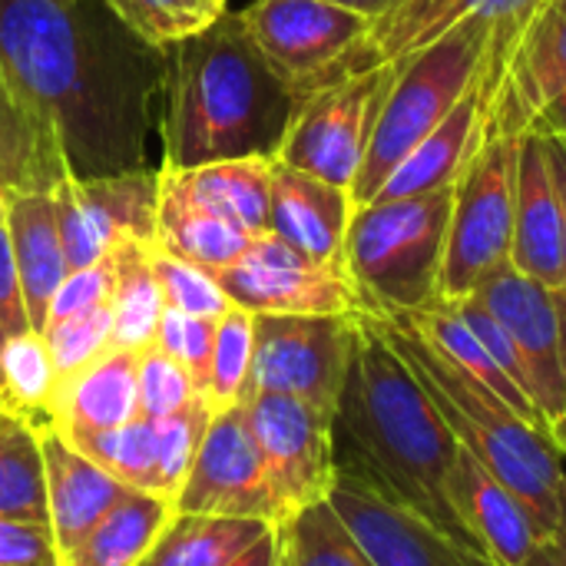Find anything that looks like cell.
Instances as JSON below:
<instances>
[{"label":"cell","instance_id":"cell-35","mask_svg":"<svg viewBox=\"0 0 566 566\" xmlns=\"http://www.w3.org/2000/svg\"><path fill=\"white\" fill-rule=\"evenodd\" d=\"M275 537L279 566H375L328 501L295 511L275 527Z\"/></svg>","mask_w":566,"mask_h":566},{"label":"cell","instance_id":"cell-27","mask_svg":"<svg viewBox=\"0 0 566 566\" xmlns=\"http://www.w3.org/2000/svg\"><path fill=\"white\" fill-rule=\"evenodd\" d=\"M272 159L275 156H242V159H222V163H206L172 172L202 206H209L212 212L235 222L255 239L269 232Z\"/></svg>","mask_w":566,"mask_h":566},{"label":"cell","instance_id":"cell-16","mask_svg":"<svg viewBox=\"0 0 566 566\" xmlns=\"http://www.w3.org/2000/svg\"><path fill=\"white\" fill-rule=\"evenodd\" d=\"M325 501L375 566H494L484 554L441 534L421 514L378 497L345 474H335Z\"/></svg>","mask_w":566,"mask_h":566},{"label":"cell","instance_id":"cell-40","mask_svg":"<svg viewBox=\"0 0 566 566\" xmlns=\"http://www.w3.org/2000/svg\"><path fill=\"white\" fill-rule=\"evenodd\" d=\"M40 335L50 348L56 375L66 378L113 348V302L63 322H50Z\"/></svg>","mask_w":566,"mask_h":566},{"label":"cell","instance_id":"cell-34","mask_svg":"<svg viewBox=\"0 0 566 566\" xmlns=\"http://www.w3.org/2000/svg\"><path fill=\"white\" fill-rule=\"evenodd\" d=\"M56 368L50 358V348L40 332H20L10 335L0 352V405L20 418H27L33 428L50 424V405L56 391Z\"/></svg>","mask_w":566,"mask_h":566},{"label":"cell","instance_id":"cell-42","mask_svg":"<svg viewBox=\"0 0 566 566\" xmlns=\"http://www.w3.org/2000/svg\"><path fill=\"white\" fill-rule=\"evenodd\" d=\"M196 398H199V391L192 388V381L179 361L163 355L156 345L139 352V418L159 421L166 415L182 411Z\"/></svg>","mask_w":566,"mask_h":566},{"label":"cell","instance_id":"cell-6","mask_svg":"<svg viewBox=\"0 0 566 566\" xmlns=\"http://www.w3.org/2000/svg\"><path fill=\"white\" fill-rule=\"evenodd\" d=\"M454 186L358 206L345 235V275L361 312H421L438 302Z\"/></svg>","mask_w":566,"mask_h":566},{"label":"cell","instance_id":"cell-39","mask_svg":"<svg viewBox=\"0 0 566 566\" xmlns=\"http://www.w3.org/2000/svg\"><path fill=\"white\" fill-rule=\"evenodd\" d=\"M216 411L212 405L199 395L196 401H189L182 411L176 415H166L159 421H153L156 428V448H159V474H163V497L166 501H176L199 448H202V438L212 424Z\"/></svg>","mask_w":566,"mask_h":566},{"label":"cell","instance_id":"cell-24","mask_svg":"<svg viewBox=\"0 0 566 566\" xmlns=\"http://www.w3.org/2000/svg\"><path fill=\"white\" fill-rule=\"evenodd\" d=\"M159 172V202H156V249L199 265L206 272H222L232 265L252 242L245 229L222 219L202 206L172 169Z\"/></svg>","mask_w":566,"mask_h":566},{"label":"cell","instance_id":"cell-52","mask_svg":"<svg viewBox=\"0 0 566 566\" xmlns=\"http://www.w3.org/2000/svg\"><path fill=\"white\" fill-rule=\"evenodd\" d=\"M109 7H113V10H116V13H119L126 23H129V27H136V30L146 36V30H143V20H139V13H136V3H133V0H109ZM146 40H149V36H146Z\"/></svg>","mask_w":566,"mask_h":566},{"label":"cell","instance_id":"cell-20","mask_svg":"<svg viewBox=\"0 0 566 566\" xmlns=\"http://www.w3.org/2000/svg\"><path fill=\"white\" fill-rule=\"evenodd\" d=\"M537 3L541 0H401L388 17L371 23L361 43V63L405 60L468 17H488L494 23V46L511 50Z\"/></svg>","mask_w":566,"mask_h":566},{"label":"cell","instance_id":"cell-14","mask_svg":"<svg viewBox=\"0 0 566 566\" xmlns=\"http://www.w3.org/2000/svg\"><path fill=\"white\" fill-rule=\"evenodd\" d=\"M172 507L176 514L249 517L272 527L282 524L275 491L245 418V401L216 411Z\"/></svg>","mask_w":566,"mask_h":566},{"label":"cell","instance_id":"cell-61","mask_svg":"<svg viewBox=\"0 0 566 566\" xmlns=\"http://www.w3.org/2000/svg\"><path fill=\"white\" fill-rule=\"evenodd\" d=\"M53 566H56V564H53Z\"/></svg>","mask_w":566,"mask_h":566},{"label":"cell","instance_id":"cell-48","mask_svg":"<svg viewBox=\"0 0 566 566\" xmlns=\"http://www.w3.org/2000/svg\"><path fill=\"white\" fill-rule=\"evenodd\" d=\"M541 129V126H537ZM544 133V143H547V156H551V169H554V179H557V189H560V202H564V222H566V143L560 136Z\"/></svg>","mask_w":566,"mask_h":566},{"label":"cell","instance_id":"cell-18","mask_svg":"<svg viewBox=\"0 0 566 566\" xmlns=\"http://www.w3.org/2000/svg\"><path fill=\"white\" fill-rule=\"evenodd\" d=\"M448 497L471 541L494 566H524L547 541L524 501L464 448L451 468Z\"/></svg>","mask_w":566,"mask_h":566},{"label":"cell","instance_id":"cell-56","mask_svg":"<svg viewBox=\"0 0 566 566\" xmlns=\"http://www.w3.org/2000/svg\"><path fill=\"white\" fill-rule=\"evenodd\" d=\"M212 13H226V0H202Z\"/></svg>","mask_w":566,"mask_h":566},{"label":"cell","instance_id":"cell-9","mask_svg":"<svg viewBox=\"0 0 566 566\" xmlns=\"http://www.w3.org/2000/svg\"><path fill=\"white\" fill-rule=\"evenodd\" d=\"M239 20L265 63L295 93V103L322 83L365 70L361 43L371 20L328 0H252L239 10Z\"/></svg>","mask_w":566,"mask_h":566},{"label":"cell","instance_id":"cell-31","mask_svg":"<svg viewBox=\"0 0 566 566\" xmlns=\"http://www.w3.org/2000/svg\"><path fill=\"white\" fill-rule=\"evenodd\" d=\"M395 315H405L411 325H418L461 371H468L474 381H481L484 388H491L514 415H521L527 424L547 431L537 405L501 371V365L491 358V352L481 345V338L468 328V322L448 302H434V305H428L421 312H395Z\"/></svg>","mask_w":566,"mask_h":566},{"label":"cell","instance_id":"cell-15","mask_svg":"<svg viewBox=\"0 0 566 566\" xmlns=\"http://www.w3.org/2000/svg\"><path fill=\"white\" fill-rule=\"evenodd\" d=\"M474 298L504 325V332L517 345L524 368L531 375L534 405L551 434V428L566 418L564 332L557 295L547 285L521 275L514 265H507L497 275H491L474 292Z\"/></svg>","mask_w":566,"mask_h":566},{"label":"cell","instance_id":"cell-46","mask_svg":"<svg viewBox=\"0 0 566 566\" xmlns=\"http://www.w3.org/2000/svg\"><path fill=\"white\" fill-rule=\"evenodd\" d=\"M0 322L7 328V335L30 332V318H27V305H23V289H20V272H17L7 219H0Z\"/></svg>","mask_w":566,"mask_h":566},{"label":"cell","instance_id":"cell-32","mask_svg":"<svg viewBox=\"0 0 566 566\" xmlns=\"http://www.w3.org/2000/svg\"><path fill=\"white\" fill-rule=\"evenodd\" d=\"M0 521L50 527L40 428L7 408L0 411Z\"/></svg>","mask_w":566,"mask_h":566},{"label":"cell","instance_id":"cell-4","mask_svg":"<svg viewBox=\"0 0 566 566\" xmlns=\"http://www.w3.org/2000/svg\"><path fill=\"white\" fill-rule=\"evenodd\" d=\"M375 322L408 371L418 378L454 441L471 451L494 478H501L511 494L524 501L541 531L554 537L560 521L564 458L551 434L527 424L491 388L461 371L405 315H375Z\"/></svg>","mask_w":566,"mask_h":566},{"label":"cell","instance_id":"cell-10","mask_svg":"<svg viewBox=\"0 0 566 566\" xmlns=\"http://www.w3.org/2000/svg\"><path fill=\"white\" fill-rule=\"evenodd\" d=\"M358 345L355 315H255L249 395H289L335 418Z\"/></svg>","mask_w":566,"mask_h":566},{"label":"cell","instance_id":"cell-11","mask_svg":"<svg viewBox=\"0 0 566 566\" xmlns=\"http://www.w3.org/2000/svg\"><path fill=\"white\" fill-rule=\"evenodd\" d=\"M50 196L70 272L106 259L123 242L156 245L159 172L149 166L99 179L66 176Z\"/></svg>","mask_w":566,"mask_h":566},{"label":"cell","instance_id":"cell-29","mask_svg":"<svg viewBox=\"0 0 566 566\" xmlns=\"http://www.w3.org/2000/svg\"><path fill=\"white\" fill-rule=\"evenodd\" d=\"M172 514L176 507L166 497L129 491L56 566H136Z\"/></svg>","mask_w":566,"mask_h":566},{"label":"cell","instance_id":"cell-59","mask_svg":"<svg viewBox=\"0 0 566 566\" xmlns=\"http://www.w3.org/2000/svg\"><path fill=\"white\" fill-rule=\"evenodd\" d=\"M554 3H557V7H560V10L566 13V0H554Z\"/></svg>","mask_w":566,"mask_h":566},{"label":"cell","instance_id":"cell-45","mask_svg":"<svg viewBox=\"0 0 566 566\" xmlns=\"http://www.w3.org/2000/svg\"><path fill=\"white\" fill-rule=\"evenodd\" d=\"M53 534L46 524L0 521V566H53Z\"/></svg>","mask_w":566,"mask_h":566},{"label":"cell","instance_id":"cell-50","mask_svg":"<svg viewBox=\"0 0 566 566\" xmlns=\"http://www.w3.org/2000/svg\"><path fill=\"white\" fill-rule=\"evenodd\" d=\"M534 126H541V129H547V133H554V136H560L566 143V93L564 96H557L537 119H534Z\"/></svg>","mask_w":566,"mask_h":566},{"label":"cell","instance_id":"cell-30","mask_svg":"<svg viewBox=\"0 0 566 566\" xmlns=\"http://www.w3.org/2000/svg\"><path fill=\"white\" fill-rule=\"evenodd\" d=\"M272 524L249 517H202V514H172L149 554L136 566H226Z\"/></svg>","mask_w":566,"mask_h":566},{"label":"cell","instance_id":"cell-28","mask_svg":"<svg viewBox=\"0 0 566 566\" xmlns=\"http://www.w3.org/2000/svg\"><path fill=\"white\" fill-rule=\"evenodd\" d=\"M504 73L527 113L537 119L566 93V13L554 0H541L507 50Z\"/></svg>","mask_w":566,"mask_h":566},{"label":"cell","instance_id":"cell-47","mask_svg":"<svg viewBox=\"0 0 566 566\" xmlns=\"http://www.w3.org/2000/svg\"><path fill=\"white\" fill-rule=\"evenodd\" d=\"M226 566H279V537H275V527Z\"/></svg>","mask_w":566,"mask_h":566},{"label":"cell","instance_id":"cell-8","mask_svg":"<svg viewBox=\"0 0 566 566\" xmlns=\"http://www.w3.org/2000/svg\"><path fill=\"white\" fill-rule=\"evenodd\" d=\"M395 73L398 60L375 63L305 93L292 109L275 159L352 192Z\"/></svg>","mask_w":566,"mask_h":566},{"label":"cell","instance_id":"cell-22","mask_svg":"<svg viewBox=\"0 0 566 566\" xmlns=\"http://www.w3.org/2000/svg\"><path fill=\"white\" fill-rule=\"evenodd\" d=\"M139 418V355L109 348L96 361L56 381L50 431L73 441L113 431Z\"/></svg>","mask_w":566,"mask_h":566},{"label":"cell","instance_id":"cell-13","mask_svg":"<svg viewBox=\"0 0 566 566\" xmlns=\"http://www.w3.org/2000/svg\"><path fill=\"white\" fill-rule=\"evenodd\" d=\"M245 418L282 521L315 501H325L335 481V418L298 398L269 391L245 398Z\"/></svg>","mask_w":566,"mask_h":566},{"label":"cell","instance_id":"cell-33","mask_svg":"<svg viewBox=\"0 0 566 566\" xmlns=\"http://www.w3.org/2000/svg\"><path fill=\"white\" fill-rule=\"evenodd\" d=\"M149 249L139 242H123L113 249L116 289H113V348L146 352L156 342L159 318L166 312L159 282L149 265Z\"/></svg>","mask_w":566,"mask_h":566},{"label":"cell","instance_id":"cell-19","mask_svg":"<svg viewBox=\"0 0 566 566\" xmlns=\"http://www.w3.org/2000/svg\"><path fill=\"white\" fill-rule=\"evenodd\" d=\"M355 216L352 192L282 159H272L269 232L312 262L345 269V235Z\"/></svg>","mask_w":566,"mask_h":566},{"label":"cell","instance_id":"cell-3","mask_svg":"<svg viewBox=\"0 0 566 566\" xmlns=\"http://www.w3.org/2000/svg\"><path fill=\"white\" fill-rule=\"evenodd\" d=\"M295 93L249 40L239 13L163 43L156 129L163 169H192L242 156H275Z\"/></svg>","mask_w":566,"mask_h":566},{"label":"cell","instance_id":"cell-53","mask_svg":"<svg viewBox=\"0 0 566 566\" xmlns=\"http://www.w3.org/2000/svg\"><path fill=\"white\" fill-rule=\"evenodd\" d=\"M554 541H557V544L566 551V461H564V488H560V521H557Z\"/></svg>","mask_w":566,"mask_h":566},{"label":"cell","instance_id":"cell-54","mask_svg":"<svg viewBox=\"0 0 566 566\" xmlns=\"http://www.w3.org/2000/svg\"><path fill=\"white\" fill-rule=\"evenodd\" d=\"M551 441L557 444L560 458H564V461H566V418H564V421H560V424H554V428H551Z\"/></svg>","mask_w":566,"mask_h":566},{"label":"cell","instance_id":"cell-43","mask_svg":"<svg viewBox=\"0 0 566 566\" xmlns=\"http://www.w3.org/2000/svg\"><path fill=\"white\" fill-rule=\"evenodd\" d=\"M113 289H116V259H113V252L106 259L86 265V269L66 272L63 285L56 289V295L50 302L46 325L73 318V315H83V312H93L99 305H109L113 302Z\"/></svg>","mask_w":566,"mask_h":566},{"label":"cell","instance_id":"cell-1","mask_svg":"<svg viewBox=\"0 0 566 566\" xmlns=\"http://www.w3.org/2000/svg\"><path fill=\"white\" fill-rule=\"evenodd\" d=\"M0 76L50 123L73 179L146 166L163 46L109 0H0Z\"/></svg>","mask_w":566,"mask_h":566},{"label":"cell","instance_id":"cell-5","mask_svg":"<svg viewBox=\"0 0 566 566\" xmlns=\"http://www.w3.org/2000/svg\"><path fill=\"white\" fill-rule=\"evenodd\" d=\"M531 126L534 116L521 103L507 73H501L478 146L454 179L438 302H461L511 265L517 153Z\"/></svg>","mask_w":566,"mask_h":566},{"label":"cell","instance_id":"cell-51","mask_svg":"<svg viewBox=\"0 0 566 566\" xmlns=\"http://www.w3.org/2000/svg\"><path fill=\"white\" fill-rule=\"evenodd\" d=\"M524 566H566V551L554 541V537H547V541L527 557V564Z\"/></svg>","mask_w":566,"mask_h":566},{"label":"cell","instance_id":"cell-12","mask_svg":"<svg viewBox=\"0 0 566 566\" xmlns=\"http://www.w3.org/2000/svg\"><path fill=\"white\" fill-rule=\"evenodd\" d=\"M232 305L252 315H355L361 298L345 269L312 262L279 235L265 232L216 272Z\"/></svg>","mask_w":566,"mask_h":566},{"label":"cell","instance_id":"cell-23","mask_svg":"<svg viewBox=\"0 0 566 566\" xmlns=\"http://www.w3.org/2000/svg\"><path fill=\"white\" fill-rule=\"evenodd\" d=\"M43 471H46V511L56 560L70 554L126 494L116 478H109L99 464L66 444L56 431H40Z\"/></svg>","mask_w":566,"mask_h":566},{"label":"cell","instance_id":"cell-60","mask_svg":"<svg viewBox=\"0 0 566 566\" xmlns=\"http://www.w3.org/2000/svg\"><path fill=\"white\" fill-rule=\"evenodd\" d=\"M0 411H3V405H0Z\"/></svg>","mask_w":566,"mask_h":566},{"label":"cell","instance_id":"cell-55","mask_svg":"<svg viewBox=\"0 0 566 566\" xmlns=\"http://www.w3.org/2000/svg\"><path fill=\"white\" fill-rule=\"evenodd\" d=\"M557 295V308H560V332H564V371H566V289L554 292Z\"/></svg>","mask_w":566,"mask_h":566},{"label":"cell","instance_id":"cell-21","mask_svg":"<svg viewBox=\"0 0 566 566\" xmlns=\"http://www.w3.org/2000/svg\"><path fill=\"white\" fill-rule=\"evenodd\" d=\"M504 60L501 53L488 50V66L481 73V80L468 90V96L405 156V163L388 176V182L381 186V192L375 199H405V196H424L444 186H454V179L461 176L471 149L478 146L494 86L504 73ZM371 199V202H375Z\"/></svg>","mask_w":566,"mask_h":566},{"label":"cell","instance_id":"cell-41","mask_svg":"<svg viewBox=\"0 0 566 566\" xmlns=\"http://www.w3.org/2000/svg\"><path fill=\"white\" fill-rule=\"evenodd\" d=\"M163 355L179 361L192 381V388L206 398L209 378H212V352H216V322L182 315L176 308H166L159 318V332L153 342Z\"/></svg>","mask_w":566,"mask_h":566},{"label":"cell","instance_id":"cell-7","mask_svg":"<svg viewBox=\"0 0 566 566\" xmlns=\"http://www.w3.org/2000/svg\"><path fill=\"white\" fill-rule=\"evenodd\" d=\"M494 23L468 17L428 46L398 60L395 83L385 96L368 156L352 182V202L368 206L405 156L468 96L488 66Z\"/></svg>","mask_w":566,"mask_h":566},{"label":"cell","instance_id":"cell-44","mask_svg":"<svg viewBox=\"0 0 566 566\" xmlns=\"http://www.w3.org/2000/svg\"><path fill=\"white\" fill-rule=\"evenodd\" d=\"M133 3H136L146 36L159 46L176 36L202 30L219 17L202 0H133Z\"/></svg>","mask_w":566,"mask_h":566},{"label":"cell","instance_id":"cell-36","mask_svg":"<svg viewBox=\"0 0 566 566\" xmlns=\"http://www.w3.org/2000/svg\"><path fill=\"white\" fill-rule=\"evenodd\" d=\"M66 444H73L80 454H86L93 464H99L123 488L163 497L159 448H156V428H153V421L136 418V421H129L123 428L83 434V438H73Z\"/></svg>","mask_w":566,"mask_h":566},{"label":"cell","instance_id":"cell-38","mask_svg":"<svg viewBox=\"0 0 566 566\" xmlns=\"http://www.w3.org/2000/svg\"><path fill=\"white\" fill-rule=\"evenodd\" d=\"M149 265L159 282L166 308H176V312L196 315V318H212V322H219L232 308L229 295L222 292V285L212 272L189 265L156 245L149 249Z\"/></svg>","mask_w":566,"mask_h":566},{"label":"cell","instance_id":"cell-37","mask_svg":"<svg viewBox=\"0 0 566 566\" xmlns=\"http://www.w3.org/2000/svg\"><path fill=\"white\" fill-rule=\"evenodd\" d=\"M252 348H255V315L232 305L216 322L212 378H209V391H206V401L212 405V411L242 405L249 398Z\"/></svg>","mask_w":566,"mask_h":566},{"label":"cell","instance_id":"cell-25","mask_svg":"<svg viewBox=\"0 0 566 566\" xmlns=\"http://www.w3.org/2000/svg\"><path fill=\"white\" fill-rule=\"evenodd\" d=\"M7 229L20 272L23 305L33 332H43L50 302L66 279V255L60 242L56 209L50 192H7Z\"/></svg>","mask_w":566,"mask_h":566},{"label":"cell","instance_id":"cell-49","mask_svg":"<svg viewBox=\"0 0 566 566\" xmlns=\"http://www.w3.org/2000/svg\"><path fill=\"white\" fill-rule=\"evenodd\" d=\"M328 3H335V7H345V10H352V13H358V17H365V20H381V17H388L401 0H328Z\"/></svg>","mask_w":566,"mask_h":566},{"label":"cell","instance_id":"cell-26","mask_svg":"<svg viewBox=\"0 0 566 566\" xmlns=\"http://www.w3.org/2000/svg\"><path fill=\"white\" fill-rule=\"evenodd\" d=\"M66 176L56 133L0 76V189L53 192Z\"/></svg>","mask_w":566,"mask_h":566},{"label":"cell","instance_id":"cell-17","mask_svg":"<svg viewBox=\"0 0 566 566\" xmlns=\"http://www.w3.org/2000/svg\"><path fill=\"white\" fill-rule=\"evenodd\" d=\"M511 265L547 285L551 292L566 289V222L560 189L551 169L547 143L537 126L521 139L517 153V189H514V239Z\"/></svg>","mask_w":566,"mask_h":566},{"label":"cell","instance_id":"cell-58","mask_svg":"<svg viewBox=\"0 0 566 566\" xmlns=\"http://www.w3.org/2000/svg\"><path fill=\"white\" fill-rule=\"evenodd\" d=\"M7 338H10V335H7V328H3V322H0V352H3V345H7Z\"/></svg>","mask_w":566,"mask_h":566},{"label":"cell","instance_id":"cell-2","mask_svg":"<svg viewBox=\"0 0 566 566\" xmlns=\"http://www.w3.org/2000/svg\"><path fill=\"white\" fill-rule=\"evenodd\" d=\"M332 431L335 474L421 514L441 534L481 554L448 497L461 444L371 312H358V345Z\"/></svg>","mask_w":566,"mask_h":566},{"label":"cell","instance_id":"cell-57","mask_svg":"<svg viewBox=\"0 0 566 566\" xmlns=\"http://www.w3.org/2000/svg\"><path fill=\"white\" fill-rule=\"evenodd\" d=\"M7 216V189H0V219Z\"/></svg>","mask_w":566,"mask_h":566}]
</instances>
